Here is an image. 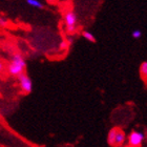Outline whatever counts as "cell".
I'll use <instances>...</instances> for the list:
<instances>
[{"mask_svg": "<svg viewBox=\"0 0 147 147\" xmlns=\"http://www.w3.org/2000/svg\"><path fill=\"white\" fill-rule=\"evenodd\" d=\"M25 68H26V62H25L23 56L20 54L13 55L12 59L7 65V71L9 75L17 78L21 74L25 73Z\"/></svg>", "mask_w": 147, "mask_h": 147, "instance_id": "6da1fadb", "label": "cell"}, {"mask_svg": "<svg viewBox=\"0 0 147 147\" xmlns=\"http://www.w3.org/2000/svg\"><path fill=\"white\" fill-rule=\"evenodd\" d=\"M108 144L113 147H121L124 145L126 141V135L124 130L118 127L110 129L107 137Z\"/></svg>", "mask_w": 147, "mask_h": 147, "instance_id": "7a4b0ae2", "label": "cell"}, {"mask_svg": "<svg viewBox=\"0 0 147 147\" xmlns=\"http://www.w3.org/2000/svg\"><path fill=\"white\" fill-rule=\"evenodd\" d=\"M64 23L66 30L69 34L75 33L77 30V23H78V17L74 11H67L64 14Z\"/></svg>", "mask_w": 147, "mask_h": 147, "instance_id": "3957f363", "label": "cell"}, {"mask_svg": "<svg viewBox=\"0 0 147 147\" xmlns=\"http://www.w3.org/2000/svg\"><path fill=\"white\" fill-rule=\"evenodd\" d=\"M17 78H18L19 85H20V88H21L22 92H25V94L32 92V90H33V82H32L31 78L25 73L21 74Z\"/></svg>", "mask_w": 147, "mask_h": 147, "instance_id": "277c9868", "label": "cell"}, {"mask_svg": "<svg viewBox=\"0 0 147 147\" xmlns=\"http://www.w3.org/2000/svg\"><path fill=\"white\" fill-rule=\"evenodd\" d=\"M144 139H145V136L143 132L134 130L128 136V145L135 147H141L142 144H143Z\"/></svg>", "mask_w": 147, "mask_h": 147, "instance_id": "5b68a950", "label": "cell"}, {"mask_svg": "<svg viewBox=\"0 0 147 147\" xmlns=\"http://www.w3.org/2000/svg\"><path fill=\"white\" fill-rule=\"evenodd\" d=\"M26 3L32 7H35V9H43V3L40 0H26Z\"/></svg>", "mask_w": 147, "mask_h": 147, "instance_id": "8992f818", "label": "cell"}, {"mask_svg": "<svg viewBox=\"0 0 147 147\" xmlns=\"http://www.w3.org/2000/svg\"><path fill=\"white\" fill-rule=\"evenodd\" d=\"M140 74H141V77L142 79L144 80V81H146L147 79V62H143L141 64V66H140Z\"/></svg>", "mask_w": 147, "mask_h": 147, "instance_id": "52a82bcc", "label": "cell"}, {"mask_svg": "<svg viewBox=\"0 0 147 147\" xmlns=\"http://www.w3.org/2000/svg\"><path fill=\"white\" fill-rule=\"evenodd\" d=\"M82 36H83V38H85V39L87 40V41H89V42H95V41H96L95 36H94L90 32L84 31L82 33Z\"/></svg>", "mask_w": 147, "mask_h": 147, "instance_id": "ba28073f", "label": "cell"}, {"mask_svg": "<svg viewBox=\"0 0 147 147\" xmlns=\"http://www.w3.org/2000/svg\"><path fill=\"white\" fill-rule=\"evenodd\" d=\"M131 36L132 38H135V39H140L142 37V32L140 30H135V31L131 33Z\"/></svg>", "mask_w": 147, "mask_h": 147, "instance_id": "9c48e42d", "label": "cell"}, {"mask_svg": "<svg viewBox=\"0 0 147 147\" xmlns=\"http://www.w3.org/2000/svg\"><path fill=\"white\" fill-rule=\"evenodd\" d=\"M4 71H5V64L2 60H0V75L4 73Z\"/></svg>", "mask_w": 147, "mask_h": 147, "instance_id": "30bf717a", "label": "cell"}, {"mask_svg": "<svg viewBox=\"0 0 147 147\" xmlns=\"http://www.w3.org/2000/svg\"><path fill=\"white\" fill-rule=\"evenodd\" d=\"M7 24V20L4 17H0V26H5Z\"/></svg>", "mask_w": 147, "mask_h": 147, "instance_id": "8fae6325", "label": "cell"}, {"mask_svg": "<svg viewBox=\"0 0 147 147\" xmlns=\"http://www.w3.org/2000/svg\"><path fill=\"white\" fill-rule=\"evenodd\" d=\"M125 147H135V146H130V145H127V146H125Z\"/></svg>", "mask_w": 147, "mask_h": 147, "instance_id": "7c38bea8", "label": "cell"}]
</instances>
